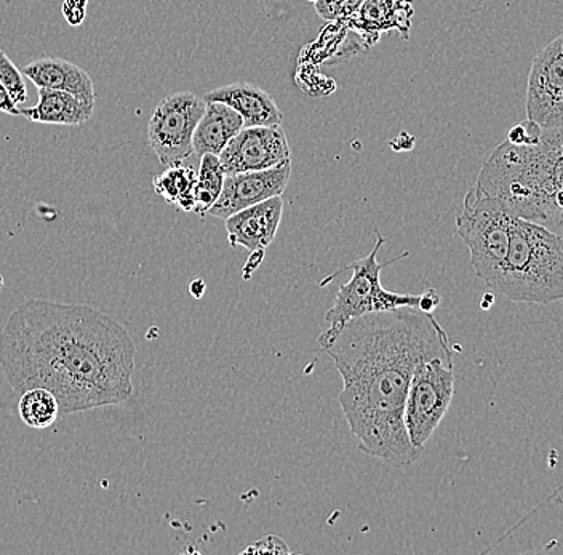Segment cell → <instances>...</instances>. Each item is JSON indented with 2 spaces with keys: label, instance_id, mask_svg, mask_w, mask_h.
I'll use <instances>...</instances> for the list:
<instances>
[{
  "label": "cell",
  "instance_id": "obj_26",
  "mask_svg": "<svg viewBox=\"0 0 563 555\" xmlns=\"http://www.w3.org/2000/svg\"><path fill=\"white\" fill-rule=\"evenodd\" d=\"M0 112H5L9 115H20V108L13 103L12 98H10L9 91H7L3 84L0 82Z\"/></svg>",
  "mask_w": 563,
  "mask_h": 555
},
{
  "label": "cell",
  "instance_id": "obj_5",
  "mask_svg": "<svg viewBox=\"0 0 563 555\" xmlns=\"http://www.w3.org/2000/svg\"><path fill=\"white\" fill-rule=\"evenodd\" d=\"M383 245H385V237L378 234L375 248L367 256L355 259L352 265L330 274L327 279L319 282L320 287H325L330 280L343 274L344 270H352L350 282L343 284L340 287L332 308L325 314V321L329 323V326L319 336V344L322 346V349L352 319L372 314V312L389 311V309L420 308L421 295L396 293V291L386 290L382 286V279H379L382 270L410 255V253L405 252L404 255L397 256V258L379 263L378 252Z\"/></svg>",
  "mask_w": 563,
  "mask_h": 555
},
{
  "label": "cell",
  "instance_id": "obj_14",
  "mask_svg": "<svg viewBox=\"0 0 563 555\" xmlns=\"http://www.w3.org/2000/svg\"><path fill=\"white\" fill-rule=\"evenodd\" d=\"M203 101H218L238 111L244 126H279L284 112L267 91L249 82L229 84L206 93Z\"/></svg>",
  "mask_w": 563,
  "mask_h": 555
},
{
  "label": "cell",
  "instance_id": "obj_21",
  "mask_svg": "<svg viewBox=\"0 0 563 555\" xmlns=\"http://www.w3.org/2000/svg\"><path fill=\"white\" fill-rule=\"evenodd\" d=\"M0 82L3 84L10 98L16 107L27 100L26 84H24L23 73L18 69L15 63L0 51Z\"/></svg>",
  "mask_w": 563,
  "mask_h": 555
},
{
  "label": "cell",
  "instance_id": "obj_1",
  "mask_svg": "<svg viewBox=\"0 0 563 555\" xmlns=\"http://www.w3.org/2000/svg\"><path fill=\"white\" fill-rule=\"evenodd\" d=\"M135 357L125 326L87 304L27 300L0 332V368L13 391L47 389L59 417L126 402Z\"/></svg>",
  "mask_w": 563,
  "mask_h": 555
},
{
  "label": "cell",
  "instance_id": "obj_2",
  "mask_svg": "<svg viewBox=\"0 0 563 555\" xmlns=\"http://www.w3.org/2000/svg\"><path fill=\"white\" fill-rule=\"evenodd\" d=\"M343 378L341 410L364 455L411 466L421 453L408 441L404 406L415 367L453 357L449 335L432 312L397 308L347 322L325 347Z\"/></svg>",
  "mask_w": 563,
  "mask_h": 555
},
{
  "label": "cell",
  "instance_id": "obj_19",
  "mask_svg": "<svg viewBox=\"0 0 563 555\" xmlns=\"http://www.w3.org/2000/svg\"><path fill=\"white\" fill-rule=\"evenodd\" d=\"M224 174L221 167L220 157L213 154H206L200 157L199 171L196 174V185H194V213L206 217L210 207L220 198L223 191Z\"/></svg>",
  "mask_w": 563,
  "mask_h": 555
},
{
  "label": "cell",
  "instance_id": "obj_12",
  "mask_svg": "<svg viewBox=\"0 0 563 555\" xmlns=\"http://www.w3.org/2000/svg\"><path fill=\"white\" fill-rule=\"evenodd\" d=\"M284 200L282 196L264 200L227 218L228 241L231 247L249 252L266 251L279 231Z\"/></svg>",
  "mask_w": 563,
  "mask_h": 555
},
{
  "label": "cell",
  "instance_id": "obj_16",
  "mask_svg": "<svg viewBox=\"0 0 563 555\" xmlns=\"http://www.w3.org/2000/svg\"><path fill=\"white\" fill-rule=\"evenodd\" d=\"M244 129V119L228 104L206 101L202 118L194 130L192 151L197 157L220 156L227 144Z\"/></svg>",
  "mask_w": 563,
  "mask_h": 555
},
{
  "label": "cell",
  "instance_id": "obj_18",
  "mask_svg": "<svg viewBox=\"0 0 563 555\" xmlns=\"http://www.w3.org/2000/svg\"><path fill=\"white\" fill-rule=\"evenodd\" d=\"M196 174L191 167L181 164L168 165L167 170L153 179L154 191L165 202L178 207L181 212H192Z\"/></svg>",
  "mask_w": 563,
  "mask_h": 555
},
{
  "label": "cell",
  "instance_id": "obj_30",
  "mask_svg": "<svg viewBox=\"0 0 563 555\" xmlns=\"http://www.w3.org/2000/svg\"><path fill=\"white\" fill-rule=\"evenodd\" d=\"M308 2H316V0H308Z\"/></svg>",
  "mask_w": 563,
  "mask_h": 555
},
{
  "label": "cell",
  "instance_id": "obj_25",
  "mask_svg": "<svg viewBox=\"0 0 563 555\" xmlns=\"http://www.w3.org/2000/svg\"><path fill=\"white\" fill-rule=\"evenodd\" d=\"M440 304V297L438 291L434 288H429L428 291L421 295L420 298V311L422 312H432L435 311V308Z\"/></svg>",
  "mask_w": 563,
  "mask_h": 555
},
{
  "label": "cell",
  "instance_id": "obj_23",
  "mask_svg": "<svg viewBox=\"0 0 563 555\" xmlns=\"http://www.w3.org/2000/svg\"><path fill=\"white\" fill-rule=\"evenodd\" d=\"M287 543L276 535H267L262 540L255 541L252 546L245 547L242 554H290Z\"/></svg>",
  "mask_w": 563,
  "mask_h": 555
},
{
  "label": "cell",
  "instance_id": "obj_28",
  "mask_svg": "<svg viewBox=\"0 0 563 555\" xmlns=\"http://www.w3.org/2000/svg\"><path fill=\"white\" fill-rule=\"evenodd\" d=\"M203 291H206V284H203V280H194V282L191 284V293L194 295V297H202Z\"/></svg>",
  "mask_w": 563,
  "mask_h": 555
},
{
  "label": "cell",
  "instance_id": "obj_20",
  "mask_svg": "<svg viewBox=\"0 0 563 555\" xmlns=\"http://www.w3.org/2000/svg\"><path fill=\"white\" fill-rule=\"evenodd\" d=\"M18 413L26 426L47 430L59 418L58 399L44 388H31L21 392Z\"/></svg>",
  "mask_w": 563,
  "mask_h": 555
},
{
  "label": "cell",
  "instance_id": "obj_8",
  "mask_svg": "<svg viewBox=\"0 0 563 555\" xmlns=\"http://www.w3.org/2000/svg\"><path fill=\"white\" fill-rule=\"evenodd\" d=\"M203 109V98L191 91L168 95L154 109L147 124V140L162 165L183 164L192 156L194 130Z\"/></svg>",
  "mask_w": 563,
  "mask_h": 555
},
{
  "label": "cell",
  "instance_id": "obj_4",
  "mask_svg": "<svg viewBox=\"0 0 563 555\" xmlns=\"http://www.w3.org/2000/svg\"><path fill=\"white\" fill-rule=\"evenodd\" d=\"M514 303L551 304L563 298V238L517 218L495 286Z\"/></svg>",
  "mask_w": 563,
  "mask_h": 555
},
{
  "label": "cell",
  "instance_id": "obj_3",
  "mask_svg": "<svg viewBox=\"0 0 563 555\" xmlns=\"http://www.w3.org/2000/svg\"><path fill=\"white\" fill-rule=\"evenodd\" d=\"M563 132L534 125L522 144L505 140L482 165L477 188L520 220L563 234Z\"/></svg>",
  "mask_w": 563,
  "mask_h": 555
},
{
  "label": "cell",
  "instance_id": "obj_13",
  "mask_svg": "<svg viewBox=\"0 0 563 555\" xmlns=\"http://www.w3.org/2000/svg\"><path fill=\"white\" fill-rule=\"evenodd\" d=\"M413 13V0H365L346 23L357 31L365 48H369L389 31H397L404 41H408Z\"/></svg>",
  "mask_w": 563,
  "mask_h": 555
},
{
  "label": "cell",
  "instance_id": "obj_17",
  "mask_svg": "<svg viewBox=\"0 0 563 555\" xmlns=\"http://www.w3.org/2000/svg\"><path fill=\"white\" fill-rule=\"evenodd\" d=\"M95 107L66 91L38 89V101L33 108L20 109V115L35 124L76 126L86 124Z\"/></svg>",
  "mask_w": 563,
  "mask_h": 555
},
{
  "label": "cell",
  "instance_id": "obj_10",
  "mask_svg": "<svg viewBox=\"0 0 563 555\" xmlns=\"http://www.w3.org/2000/svg\"><path fill=\"white\" fill-rule=\"evenodd\" d=\"M290 144L279 126H244L221 151L224 174L262 171L291 162Z\"/></svg>",
  "mask_w": 563,
  "mask_h": 555
},
{
  "label": "cell",
  "instance_id": "obj_11",
  "mask_svg": "<svg viewBox=\"0 0 563 555\" xmlns=\"http://www.w3.org/2000/svg\"><path fill=\"white\" fill-rule=\"evenodd\" d=\"M291 177V162L262 171L227 175L223 191L217 202L210 207L207 215L227 220L228 217L282 196Z\"/></svg>",
  "mask_w": 563,
  "mask_h": 555
},
{
  "label": "cell",
  "instance_id": "obj_24",
  "mask_svg": "<svg viewBox=\"0 0 563 555\" xmlns=\"http://www.w3.org/2000/svg\"><path fill=\"white\" fill-rule=\"evenodd\" d=\"M88 0H65L62 13L69 26H80L87 19Z\"/></svg>",
  "mask_w": 563,
  "mask_h": 555
},
{
  "label": "cell",
  "instance_id": "obj_15",
  "mask_svg": "<svg viewBox=\"0 0 563 555\" xmlns=\"http://www.w3.org/2000/svg\"><path fill=\"white\" fill-rule=\"evenodd\" d=\"M24 77L31 80L37 89L59 90L74 95L91 107H97L93 80L86 69L62 58L35 59L21 69Z\"/></svg>",
  "mask_w": 563,
  "mask_h": 555
},
{
  "label": "cell",
  "instance_id": "obj_6",
  "mask_svg": "<svg viewBox=\"0 0 563 555\" xmlns=\"http://www.w3.org/2000/svg\"><path fill=\"white\" fill-rule=\"evenodd\" d=\"M517 217L498 199L470 189L456 217V234L471 253L475 276L495 286L509 251Z\"/></svg>",
  "mask_w": 563,
  "mask_h": 555
},
{
  "label": "cell",
  "instance_id": "obj_29",
  "mask_svg": "<svg viewBox=\"0 0 563 555\" xmlns=\"http://www.w3.org/2000/svg\"><path fill=\"white\" fill-rule=\"evenodd\" d=\"M493 293L484 295V298H482V309H490V306L493 304Z\"/></svg>",
  "mask_w": 563,
  "mask_h": 555
},
{
  "label": "cell",
  "instance_id": "obj_9",
  "mask_svg": "<svg viewBox=\"0 0 563 555\" xmlns=\"http://www.w3.org/2000/svg\"><path fill=\"white\" fill-rule=\"evenodd\" d=\"M527 121L541 129L563 125V37H555L534 56L527 87Z\"/></svg>",
  "mask_w": 563,
  "mask_h": 555
},
{
  "label": "cell",
  "instance_id": "obj_22",
  "mask_svg": "<svg viewBox=\"0 0 563 555\" xmlns=\"http://www.w3.org/2000/svg\"><path fill=\"white\" fill-rule=\"evenodd\" d=\"M365 0H316V13L327 21H346L355 15Z\"/></svg>",
  "mask_w": 563,
  "mask_h": 555
},
{
  "label": "cell",
  "instance_id": "obj_27",
  "mask_svg": "<svg viewBox=\"0 0 563 555\" xmlns=\"http://www.w3.org/2000/svg\"><path fill=\"white\" fill-rule=\"evenodd\" d=\"M252 256H250L249 263H246L244 270V279H250L252 273H255L256 269L260 268L264 258V251L250 252Z\"/></svg>",
  "mask_w": 563,
  "mask_h": 555
},
{
  "label": "cell",
  "instance_id": "obj_7",
  "mask_svg": "<svg viewBox=\"0 0 563 555\" xmlns=\"http://www.w3.org/2000/svg\"><path fill=\"white\" fill-rule=\"evenodd\" d=\"M455 396L453 357H431L420 362L411 375L404 406L408 441L424 452Z\"/></svg>",
  "mask_w": 563,
  "mask_h": 555
}]
</instances>
